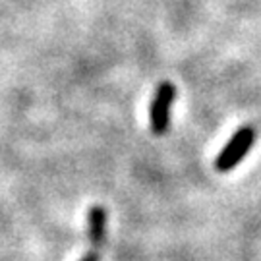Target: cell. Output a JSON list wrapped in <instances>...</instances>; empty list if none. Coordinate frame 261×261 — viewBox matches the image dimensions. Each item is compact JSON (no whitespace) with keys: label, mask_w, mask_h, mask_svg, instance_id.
I'll return each instance as SVG.
<instances>
[{"label":"cell","mask_w":261,"mask_h":261,"mask_svg":"<svg viewBox=\"0 0 261 261\" xmlns=\"http://www.w3.org/2000/svg\"><path fill=\"white\" fill-rule=\"evenodd\" d=\"M80 261H99V252H97V250H91L89 253H85Z\"/></svg>","instance_id":"277c9868"},{"label":"cell","mask_w":261,"mask_h":261,"mask_svg":"<svg viewBox=\"0 0 261 261\" xmlns=\"http://www.w3.org/2000/svg\"><path fill=\"white\" fill-rule=\"evenodd\" d=\"M253 143H255V130L252 126H242L240 130L234 132V136L219 153V157L215 159V168L219 172H228L234 167H238V163L248 155Z\"/></svg>","instance_id":"6da1fadb"},{"label":"cell","mask_w":261,"mask_h":261,"mask_svg":"<svg viewBox=\"0 0 261 261\" xmlns=\"http://www.w3.org/2000/svg\"><path fill=\"white\" fill-rule=\"evenodd\" d=\"M87 236L95 248H101L107 238V209L103 205H93L87 215Z\"/></svg>","instance_id":"3957f363"},{"label":"cell","mask_w":261,"mask_h":261,"mask_svg":"<svg viewBox=\"0 0 261 261\" xmlns=\"http://www.w3.org/2000/svg\"><path fill=\"white\" fill-rule=\"evenodd\" d=\"M176 99V87L170 82H161L155 89L153 101L149 107L151 132L155 136H165L170 128V111Z\"/></svg>","instance_id":"7a4b0ae2"}]
</instances>
